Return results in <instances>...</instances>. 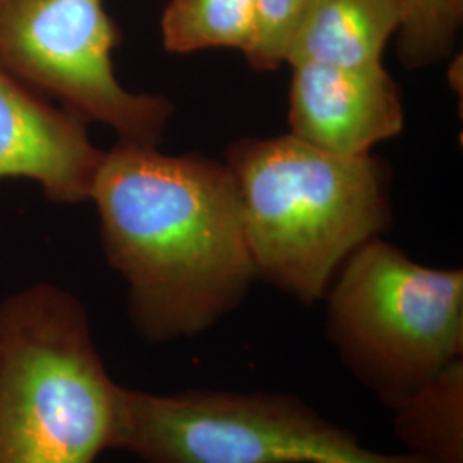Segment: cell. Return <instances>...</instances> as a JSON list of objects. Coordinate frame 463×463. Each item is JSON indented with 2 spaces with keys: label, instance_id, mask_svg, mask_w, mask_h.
Instances as JSON below:
<instances>
[{
  "label": "cell",
  "instance_id": "1",
  "mask_svg": "<svg viewBox=\"0 0 463 463\" xmlns=\"http://www.w3.org/2000/svg\"><path fill=\"white\" fill-rule=\"evenodd\" d=\"M90 199L105 258L128 285L129 319L149 344L213 328L258 281L227 164L118 143L103 153Z\"/></svg>",
  "mask_w": 463,
  "mask_h": 463
},
{
  "label": "cell",
  "instance_id": "2",
  "mask_svg": "<svg viewBox=\"0 0 463 463\" xmlns=\"http://www.w3.org/2000/svg\"><path fill=\"white\" fill-rule=\"evenodd\" d=\"M258 280L315 304L348 256L390 225L388 170L369 155L338 156L292 134L241 139L227 151Z\"/></svg>",
  "mask_w": 463,
  "mask_h": 463
},
{
  "label": "cell",
  "instance_id": "3",
  "mask_svg": "<svg viewBox=\"0 0 463 463\" xmlns=\"http://www.w3.org/2000/svg\"><path fill=\"white\" fill-rule=\"evenodd\" d=\"M118 390L72 294L40 281L0 302V463H97Z\"/></svg>",
  "mask_w": 463,
  "mask_h": 463
},
{
  "label": "cell",
  "instance_id": "4",
  "mask_svg": "<svg viewBox=\"0 0 463 463\" xmlns=\"http://www.w3.org/2000/svg\"><path fill=\"white\" fill-rule=\"evenodd\" d=\"M326 330L348 373L395 411L463 361V271L419 265L381 237L338 269Z\"/></svg>",
  "mask_w": 463,
  "mask_h": 463
},
{
  "label": "cell",
  "instance_id": "5",
  "mask_svg": "<svg viewBox=\"0 0 463 463\" xmlns=\"http://www.w3.org/2000/svg\"><path fill=\"white\" fill-rule=\"evenodd\" d=\"M114 449L141 463H432L364 447L296 395L213 388L120 384Z\"/></svg>",
  "mask_w": 463,
  "mask_h": 463
},
{
  "label": "cell",
  "instance_id": "6",
  "mask_svg": "<svg viewBox=\"0 0 463 463\" xmlns=\"http://www.w3.org/2000/svg\"><path fill=\"white\" fill-rule=\"evenodd\" d=\"M118 42L103 0H0V66L86 124L110 128L118 143L156 148L174 107L118 83Z\"/></svg>",
  "mask_w": 463,
  "mask_h": 463
},
{
  "label": "cell",
  "instance_id": "7",
  "mask_svg": "<svg viewBox=\"0 0 463 463\" xmlns=\"http://www.w3.org/2000/svg\"><path fill=\"white\" fill-rule=\"evenodd\" d=\"M290 134L338 156L369 155L373 146L403 131V103L395 80L383 67L292 66Z\"/></svg>",
  "mask_w": 463,
  "mask_h": 463
},
{
  "label": "cell",
  "instance_id": "8",
  "mask_svg": "<svg viewBox=\"0 0 463 463\" xmlns=\"http://www.w3.org/2000/svg\"><path fill=\"white\" fill-rule=\"evenodd\" d=\"M103 151L86 122L0 66V179H30L53 203L90 199Z\"/></svg>",
  "mask_w": 463,
  "mask_h": 463
},
{
  "label": "cell",
  "instance_id": "9",
  "mask_svg": "<svg viewBox=\"0 0 463 463\" xmlns=\"http://www.w3.org/2000/svg\"><path fill=\"white\" fill-rule=\"evenodd\" d=\"M400 21L397 0H311L292 34L285 62L290 67L381 64Z\"/></svg>",
  "mask_w": 463,
  "mask_h": 463
},
{
  "label": "cell",
  "instance_id": "10",
  "mask_svg": "<svg viewBox=\"0 0 463 463\" xmlns=\"http://www.w3.org/2000/svg\"><path fill=\"white\" fill-rule=\"evenodd\" d=\"M392 412L405 451L432 463H463V361L449 365Z\"/></svg>",
  "mask_w": 463,
  "mask_h": 463
},
{
  "label": "cell",
  "instance_id": "11",
  "mask_svg": "<svg viewBox=\"0 0 463 463\" xmlns=\"http://www.w3.org/2000/svg\"><path fill=\"white\" fill-rule=\"evenodd\" d=\"M256 30V0H170L162 17L172 53L206 49L248 52Z\"/></svg>",
  "mask_w": 463,
  "mask_h": 463
},
{
  "label": "cell",
  "instance_id": "12",
  "mask_svg": "<svg viewBox=\"0 0 463 463\" xmlns=\"http://www.w3.org/2000/svg\"><path fill=\"white\" fill-rule=\"evenodd\" d=\"M402 21L397 55L407 69H424L447 61L462 28L463 0H397Z\"/></svg>",
  "mask_w": 463,
  "mask_h": 463
},
{
  "label": "cell",
  "instance_id": "13",
  "mask_svg": "<svg viewBox=\"0 0 463 463\" xmlns=\"http://www.w3.org/2000/svg\"><path fill=\"white\" fill-rule=\"evenodd\" d=\"M311 0H256V30L246 61L256 71H273L285 62L298 21Z\"/></svg>",
  "mask_w": 463,
  "mask_h": 463
}]
</instances>
